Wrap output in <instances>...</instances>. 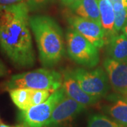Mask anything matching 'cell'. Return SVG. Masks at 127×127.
Listing matches in <instances>:
<instances>
[{
    "label": "cell",
    "mask_w": 127,
    "mask_h": 127,
    "mask_svg": "<svg viewBox=\"0 0 127 127\" xmlns=\"http://www.w3.org/2000/svg\"><path fill=\"white\" fill-rule=\"evenodd\" d=\"M29 10L27 3L21 1L2 5L0 11V50L17 68H30L35 63Z\"/></svg>",
    "instance_id": "cell-1"
},
{
    "label": "cell",
    "mask_w": 127,
    "mask_h": 127,
    "mask_svg": "<svg viewBox=\"0 0 127 127\" xmlns=\"http://www.w3.org/2000/svg\"><path fill=\"white\" fill-rule=\"evenodd\" d=\"M67 52L76 63L87 68H93L100 62L98 49L71 27L66 32Z\"/></svg>",
    "instance_id": "cell-4"
},
{
    "label": "cell",
    "mask_w": 127,
    "mask_h": 127,
    "mask_svg": "<svg viewBox=\"0 0 127 127\" xmlns=\"http://www.w3.org/2000/svg\"><path fill=\"white\" fill-rule=\"evenodd\" d=\"M106 54L108 57L127 62V38L117 33L106 42Z\"/></svg>",
    "instance_id": "cell-13"
},
{
    "label": "cell",
    "mask_w": 127,
    "mask_h": 127,
    "mask_svg": "<svg viewBox=\"0 0 127 127\" xmlns=\"http://www.w3.org/2000/svg\"><path fill=\"white\" fill-rule=\"evenodd\" d=\"M121 31L122 32L123 35L127 38V22L125 23V24H124V26L122 28V31Z\"/></svg>",
    "instance_id": "cell-22"
},
{
    "label": "cell",
    "mask_w": 127,
    "mask_h": 127,
    "mask_svg": "<svg viewBox=\"0 0 127 127\" xmlns=\"http://www.w3.org/2000/svg\"><path fill=\"white\" fill-rule=\"evenodd\" d=\"M0 124H1V119H0Z\"/></svg>",
    "instance_id": "cell-26"
},
{
    "label": "cell",
    "mask_w": 127,
    "mask_h": 127,
    "mask_svg": "<svg viewBox=\"0 0 127 127\" xmlns=\"http://www.w3.org/2000/svg\"><path fill=\"white\" fill-rule=\"evenodd\" d=\"M63 87L54 91L44 102L32 106L26 110H21L18 121L27 127H45L55 107L66 96Z\"/></svg>",
    "instance_id": "cell-6"
},
{
    "label": "cell",
    "mask_w": 127,
    "mask_h": 127,
    "mask_svg": "<svg viewBox=\"0 0 127 127\" xmlns=\"http://www.w3.org/2000/svg\"><path fill=\"white\" fill-rule=\"evenodd\" d=\"M1 6H2V5L0 4V11H1Z\"/></svg>",
    "instance_id": "cell-25"
},
{
    "label": "cell",
    "mask_w": 127,
    "mask_h": 127,
    "mask_svg": "<svg viewBox=\"0 0 127 127\" xmlns=\"http://www.w3.org/2000/svg\"><path fill=\"white\" fill-rule=\"evenodd\" d=\"M27 1L30 10L34 11L45 6L50 0H27Z\"/></svg>",
    "instance_id": "cell-18"
},
{
    "label": "cell",
    "mask_w": 127,
    "mask_h": 127,
    "mask_svg": "<svg viewBox=\"0 0 127 127\" xmlns=\"http://www.w3.org/2000/svg\"><path fill=\"white\" fill-rule=\"evenodd\" d=\"M86 107L66 95L55 107L45 127H61L67 124L83 112Z\"/></svg>",
    "instance_id": "cell-8"
},
{
    "label": "cell",
    "mask_w": 127,
    "mask_h": 127,
    "mask_svg": "<svg viewBox=\"0 0 127 127\" xmlns=\"http://www.w3.org/2000/svg\"><path fill=\"white\" fill-rule=\"evenodd\" d=\"M70 9L77 16L100 23L98 0H80L71 6Z\"/></svg>",
    "instance_id": "cell-14"
},
{
    "label": "cell",
    "mask_w": 127,
    "mask_h": 127,
    "mask_svg": "<svg viewBox=\"0 0 127 127\" xmlns=\"http://www.w3.org/2000/svg\"><path fill=\"white\" fill-rule=\"evenodd\" d=\"M87 127H126L114 119L102 114H93L90 115Z\"/></svg>",
    "instance_id": "cell-16"
},
{
    "label": "cell",
    "mask_w": 127,
    "mask_h": 127,
    "mask_svg": "<svg viewBox=\"0 0 127 127\" xmlns=\"http://www.w3.org/2000/svg\"><path fill=\"white\" fill-rule=\"evenodd\" d=\"M27 127L25 124H23L22 123H21L20 124H18V125H16V126H14V127Z\"/></svg>",
    "instance_id": "cell-23"
},
{
    "label": "cell",
    "mask_w": 127,
    "mask_h": 127,
    "mask_svg": "<svg viewBox=\"0 0 127 127\" xmlns=\"http://www.w3.org/2000/svg\"><path fill=\"white\" fill-rule=\"evenodd\" d=\"M67 21L71 27L81 34L98 50L105 45L106 37L100 23L77 15L68 16Z\"/></svg>",
    "instance_id": "cell-7"
},
{
    "label": "cell",
    "mask_w": 127,
    "mask_h": 127,
    "mask_svg": "<svg viewBox=\"0 0 127 127\" xmlns=\"http://www.w3.org/2000/svg\"><path fill=\"white\" fill-rule=\"evenodd\" d=\"M67 71L83 91L93 97L101 99L107 95L110 90L111 85L107 74L101 66L95 69L76 68Z\"/></svg>",
    "instance_id": "cell-5"
},
{
    "label": "cell",
    "mask_w": 127,
    "mask_h": 127,
    "mask_svg": "<svg viewBox=\"0 0 127 127\" xmlns=\"http://www.w3.org/2000/svg\"><path fill=\"white\" fill-rule=\"evenodd\" d=\"M109 103L102 106V109L110 118L127 127V97L111 95L107 97Z\"/></svg>",
    "instance_id": "cell-11"
},
{
    "label": "cell",
    "mask_w": 127,
    "mask_h": 127,
    "mask_svg": "<svg viewBox=\"0 0 127 127\" xmlns=\"http://www.w3.org/2000/svg\"><path fill=\"white\" fill-rule=\"evenodd\" d=\"M62 87L68 97L86 107L96 104L100 100L86 93L67 71L64 72Z\"/></svg>",
    "instance_id": "cell-10"
},
{
    "label": "cell",
    "mask_w": 127,
    "mask_h": 127,
    "mask_svg": "<svg viewBox=\"0 0 127 127\" xmlns=\"http://www.w3.org/2000/svg\"><path fill=\"white\" fill-rule=\"evenodd\" d=\"M9 95L14 104L20 110H26L31 107V88H20L9 90Z\"/></svg>",
    "instance_id": "cell-15"
},
{
    "label": "cell",
    "mask_w": 127,
    "mask_h": 127,
    "mask_svg": "<svg viewBox=\"0 0 127 127\" xmlns=\"http://www.w3.org/2000/svg\"><path fill=\"white\" fill-rule=\"evenodd\" d=\"M0 127H10L8 125H6L4 124H2V123H1L0 124Z\"/></svg>",
    "instance_id": "cell-24"
},
{
    "label": "cell",
    "mask_w": 127,
    "mask_h": 127,
    "mask_svg": "<svg viewBox=\"0 0 127 127\" xmlns=\"http://www.w3.org/2000/svg\"><path fill=\"white\" fill-rule=\"evenodd\" d=\"M30 26L35 39L39 59L45 67L56 66L65 55V44L62 28L48 16L30 17Z\"/></svg>",
    "instance_id": "cell-2"
},
{
    "label": "cell",
    "mask_w": 127,
    "mask_h": 127,
    "mask_svg": "<svg viewBox=\"0 0 127 127\" xmlns=\"http://www.w3.org/2000/svg\"><path fill=\"white\" fill-rule=\"evenodd\" d=\"M52 91L49 90H41V89H32L31 95V104L32 106L39 104L44 102L48 99Z\"/></svg>",
    "instance_id": "cell-17"
},
{
    "label": "cell",
    "mask_w": 127,
    "mask_h": 127,
    "mask_svg": "<svg viewBox=\"0 0 127 127\" xmlns=\"http://www.w3.org/2000/svg\"><path fill=\"white\" fill-rule=\"evenodd\" d=\"M103 67L115 93L127 97V62L107 57L103 62Z\"/></svg>",
    "instance_id": "cell-9"
},
{
    "label": "cell",
    "mask_w": 127,
    "mask_h": 127,
    "mask_svg": "<svg viewBox=\"0 0 127 127\" xmlns=\"http://www.w3.org/2000/svg\"><path fill=\"white\" fill-rule=\"evenodd\" d=\"M23 0H0L1 5H11L23 1Z\"/></svg>",
    "instance_id": "cell-20"
},
{
    "label": "cell",
    "mask_w": 127,
    "mask_h": 127,
    "mask_svg": "<svg viewBox=\"0 0 127 127\" xmlns=\"http://www.w3.org/2000/svg\"><path fill=\"white\" fill-rule=\"evenodd\" d=\"M100 14V23L107 41L117 34L115 30V14L113 6L109 0H98ZM106 41V42H107Z\"/></svg>",
    "instance_id": "cell-12"
},
{
    "label": "cell",
    "mask_w": 127,
    "mask_h": 127,
    "mask_svg": "<svg viewBox=\"0 0 127 127\" xmlns=\"http://www.w3.org/2000/svg\"><path fill=\"white\" fill-rule=\"evenodd\" d=\"M8 74V69L1 60H0V78L6 76Z\"/></svg>",
    "instance_id": "cell-19"
},
{
    "label": "cell",
    "mask_w": 127,
    "mask_h": 127,
    "mask_svg": "<svg viewBox=\"0 0 127 127\" xmlns=\"http://www.w3.org/2000/svg\"><path fill=\"white\" fill-rule=\"evenodd\" d=\"M63 84V75L55 70L38 68L37 70L15 74L5 83L7 90L26 88L54 91Z\"/></svg>",
    "instance_id": "cell-3"
},
{
    "label": "cell",
    "mask_w": 127,
    "mask_h": 127,
    "mask_svg": "<svg viewBox=\"0 0 127 127\" xmlns=\"http://www.w3.org/2000/svg\"><path fill=\"white\" fill-rule=\"evenodd\" d=\"M80 0H61V1L64 4L68 7H71L73 5H74L75 4H76L77 2H78Z\"/></svg>",
    "instance_id": "cell-21"
}]
</instances>
